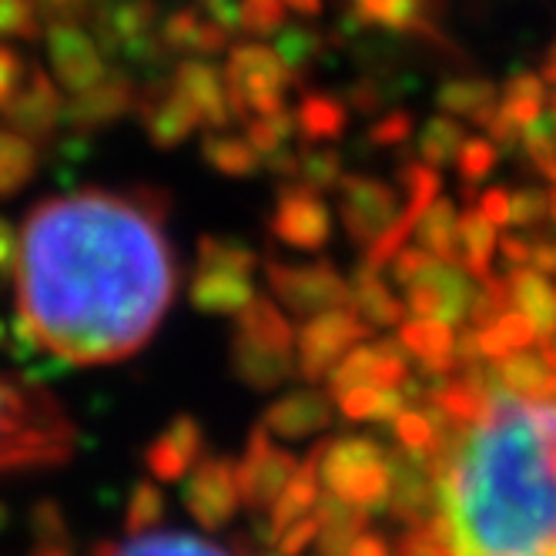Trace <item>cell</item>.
Segmentation results:
<instances>
[{
	"mask_svg": "<svg viewBox=\"0 0 556 556\" xmlns=\"http://www.w3.org/2000/svg\"><path fill=\"white\" fill-rule=\"evenodd\" d=\"M205 456V429L194 416H175L144 450V469L154 483H181Z\"/></svg>",
	"mask_w": 556,
	"mask_h": 556,
	"instance_id": "cell-23",
	"label": "cell"
},
{
	"mask_svg": "<svg viewBox=\"0 0 556 556\" xmlns=\"http://www.w3.org/2000/svg\"><path fill=\"white\" fill-rule=\"evenodd\" d=\"M168 85L194 111L202 128L225 131L228 125L238 122L228 98L225 71L212 58H178V64L168 74Z\"/></svg>",
	"mask_w": 556,
	"mask_h": 556,
	"instance_id": "cell-18",
	"label": "cell"
},
{
	"mask_svg": "<svg viewBox=\"0 0 556 556\" xmlns=\"http://www.w3.org/2000/svg\"><path fill=\"white\" fill-rule=\"evenodd\" d=\"M490 379L509 395H523V400H546L556 395V345L543 342L540 352L523 349L513 352L506 359L490 363Z\"/></svg>",
	"mask_w": 556,
	"mask_h": 556,
	"instance_id": "cell-24",
	"label": "cell"
},
{
	"mask_svg": "<svg viewBox=\"0 0 556 556\" xmlns=\"http://www.w3.org/2000/svg\"><path fill=\"white\" fill-rule=\"evenodd\" d=\"M546 114L553 117V125H556V94H553V101H549V108H546Z\"/></svg>",
	"mask_w": 556,
	"mask_h": 556,
	"instance_id": "cell-60",
	"label": "cell"
},
{
	"mask_svg": "<svg viewBox=\"0 0 556 556\" xmlns=\"http://www.w3.org/2000/svg\"><path fill=\"white\" fill-rule=\"evenodd\" d=\"M480 282L456 262L435 258L419 278L403 289V302L409 315H422V319H443L450 326H469L472 299Z\"/></svg>",
	"mask_w": 556,
	"mask_h": 556,
	"instance_id": "cell-13",
	"label": "cell"
},
{
	"mask_svg": "<svg viewBox=\"0 0 556 556\" xmlns=\"http://www.w3.org/2000/svg\"><path fill=\"white\" fill-rule=\"evenodd\" d=\"M162 8L154 0H98L91 8V34L108 61H122V71H162L172 58L162 45Z\"/></svg>",
	"mask_w": 556,
	"mask_h": 556,
	"instance_id": "cell-6",
	"label": "cell"
},
{
	"mask_svg": "<svg viewBox=\"0 0 556 556\" xmlns=\"http://www.w3.org/2000/svg\"><path fill=\"white\" fill-rule=\"evenodd\" d=\"M332 400H336L339 416L349 422H392L409 406V395L403 386H395V389L359 386V389L332 395Z\"/></svg>",
	"mask_w": 556,
	"mask_h": 556,
	"instance_id": "cell-36",
	"label": "cell"
},
{
	"mask_svg": "<svg viewBox=\"0 0 556 556\" xmlns=\"http://www.w3.org/2000/svg\"><path fill=\"white\" fill-rule=\"evenodd\" d=\"M349 104L336 94H323V91H302L299 104H295V125H299V138L302 141H315V144H332L345 125H349Z\"/></svg>",
	"mask_w": 556,
	"mask_h": 556,
	"instance_id": "cell-32",
	"label": "cell"
},
{
	"mask_svg": "<svg viewBox=\"0 0 556 556\" xmlns=\"http://www.w3.org/2000/svg\"><path fill=\"white\" fill-rule=\"evenodd\" d=\"M506 286H509V305L520 315H527L536 329V336L543 342L556 339V286H553V278L536 271V268H516V271H506Z\"/></svg>",
	"mask_w": 556,
	"mask_h": 556,
	"instance_id": "cell-29",
	"label": "cell"
},
{
	"mask_svg": "<svg viewBox=\"0 0 556 556\" xmlns=\"http://www.w3.org/2000/svg\"><path fill=\"white\" fill-rule=\"evenodd\" d=\"M222 71H225L228 98H231L238 122H245V117H255V114L282 111L289 91L299 88L289 67L271 51V45H262V41L231 45Z\"/></svg>",
	"mask_w": 556,
	"mask_h": 556,
	"instance_id": "cell-7",
	"label": "cell"
},
{
	"mask_svg": "<svg viewBox=\"0 0 556 556\" xmlns=\"http://www.w3.org/2000/svg\"><path fill=\"white\" fill-rule=\"evenodd\" d=\"M24 74H27V67H24L21 54L11 45H0V108H4L11 101V94L21 88Z\"/></svg>",
	"mask_w": 556,
	"mask_h": 556,
	"instance_id": "cell-53",
	"label": "cell"
},
{
	"mask_svg": "<svg viewBox=\"0 0 556 556\" xmlns=\"http://www.w3.org/2000/svg\"><path fill=\"white\" fill-rule=\"evenodd\" d=\"M336 191H339V222L352 242L363 249L379 242L403 218V191L382 178L345 175Z\"/></svg>",
	"mask_w": 556,
	"mask_h": 556,
	"instance_id": "cell-11",
	"label": "cell"
},
{
	"mask_svg": "<svg viewBox=\"0 0 556 556\" xmlns=\"http://www.w3.org/2000/svg\"><path fill=\"white\" fill-rule=\"evenodd\" d=\"M268 41H271V51L278 54V61H282L289 67V74L295 77V85H302V74L326 51V37L319 30H312L308 24H292V21L278 27Z\"/></svg>",
	"mask_w": 556,
	"mask_h": 556,
	"instance_id": "cell-41",
	"label": "cell"
},
{
	"mask_svg": "<svg viewBox=\"0 0 556 556\" xmlns=\"http://www.w3.org/2000/svg\"><path fill=\"white\" fill-rule=\"evenodd\" d=\"M500 249V228L486 222L476 208L459 215V235H456V265H463L476 282L493 275V258Z\"/></svg>",
	"mask_w": 556,
	"mask_h": 556,
	"instance_id": "cell-34",
	"label": "cell"
},
{
	"mask_svg": "<svg viewBox=\"0 0 556 556\" xmlns=\"http://www.w3.org/2000/svg\"><path fill=\"white\" fill-rule=\"evenodd\" d=\"M17 242H21V231H14V225L0 215V275L14 271L17 265Z\"/></svg>",
	"mask_w": 556,
	"mask_h": 556,
	"instance_id": "cell-56",
	"label": "cell"
},
{
	"mask_svg": "<svg viewBox=\"0 0 556 556\" xmlns=\"http://www.w3.org/2000/svg\"><path fill=\"white\" fill-rule=\"evenodd\" d=\"M506 122L523 135L527 125H533L536 117L546 114V81L540 74H513L509 81L500 88V108Z\"/></svg>",
	"mask_w": 556,
	"mask_h": 556,
	"instance_id": "cell-40",
	"label": "cell"
},
{
	"mask_svg": "<svg viewBox=\"0 0 556 556\" xmlns=\"http://www.w3.org/2000/svg\"><path fill=\"white\" fill-rule=\"evenodd\" d=\"M135 114H138L148 141L154 148H162V151L181 148L198 128H202V125H198L194 111L168 85V77H154V81L141 85Z\"/></svg>",
	"mask_w": 556,
	"mask_h": 556,
	"instance_id": "cell-22",
	"label": "cell"
},
{
	"mask_svg": "<svg viewBox=\"0 0 556 556\" xmlns=\"http://www.w3.org/2000/svg\"><path fill=\"white\" fill-rule=\"evenodd\" d=\"M45 51L51 77L64 94H81L111 74L98 37L85 27L81 17H48L45 24Z\"/></svg>",
	"mask_w": 556,
	"mask_h": 556,
	"instance_id": "cell-10",
	"label": "cell"
},
{
	"mask_svg": "<svg viewBox=\"0 0 556 556\" xmlns=\"http://www.w3.org/2000/svg\"><path fill=\"white\" fill-rule=\"evenodd\" d=\"M459 205L453 198L440 194L413 225V245L429 252L440 262H456V235H459Z\"/></svg>",
	"mask_w": 556,
	"mask_h": 556,
	"instance_id": "cell-33",
	"label": "cell"
},
{
	"mask_svg": "<svg viewBox=\"0 0 556 556\" xmlns=\"http://www.w3.org/2000/svg\"><path fill=\"white\" fill-rule=\"evenodd\" d=\"M265 278L271 299L282 305L292 319H312L332 308L349 305V278L339 275L329 262H265Z\"/></svg>",
	"mask_w": 556,
	"mask_h": 556,
	"instance_id": "cell-8",
	"label": "cell"
},
{
	"mask_svg": "<svg viewBox=\"0 0 556 556\" xmlns=\"http://www.w3.org/2000/svg\"><path fill=\"white\" fill-rule=\"evenodd\" d=\"M493 382V379H490ZM435 466V556H556V395L493 386L490 406L446 426Z\"/></svg>",
	"mask_w": 556,
	"mask_h": 556,
	"instance_id": "cell-2",
	"label": "cell"
},
{
	"mask_svg": "<svg viewBox=\"0 0 556 556\" xmlns=\"http://www.w3.org/2000/svg\"><path fill=\"white\" fill-rule=\"evenodd\" d=\"M472 336H476V345H480L483 363H496V359H506V355H513V352L533 349L536 339H540L533 323L527 319V315L516 312V308L503 312L500 319H493L483 329H472Z\"/></svg>",
	"mask_w": 556,
	"mask_h": 556,
	"instance_id": "cell-38",
	"label": "cell"
},
{
	"mask_svg": "<svg viewBox=\"0 0 556 556\" xmlns=\"http://www.w3.org/2000/svg\"><path fill=\"white\" fill-rule=\"evenodd\" d=\"M349 308L376 332V329H400L406 319V302L392 292L379 268L359 265L349 278Z\"/></svg>",
	"mask_w": 556,
	"mask_h": 556,
	"instance_id": "cell-27",
	"label": "cell"
},
{
	"mask_svg": "<svg viewBox=\"0 0 556 556\" xmlns=\"http://www.w3.org/2000/svg\"><path fill=\"white\" fill-rule=\"evenodd\" d=\"M533 249H536V242H530V238H523V235H500L496 255L506 262L509 271H516V268L533 265Z\"/></svg>",
	"mask_w": 556,
	"mask_h": 556,
	"instance_id": "cell-54",
	"label": "cell"
},
{
	"mask_svg": "<svg viewBox=\"0 0 556 556\" xmlns=\"http://www.w3.org/2000/svg\"><path fill=\"white\" fill-rule=\"evenodd\" d=\"M181 486V506L202 530L228 527L242 509V486H238V459L231 456H202Z\"/></svg>",
	"mask_w": 556,
	"mask_h": 556,
	"instance_id": "cell-12",
	"label": "cell"
},
{
	"mask_svg": "<svg viewBox=\"0 0 556 556\" xmlns=\"http://www.w3.org/2000/svg\"><path fill=\"white\" fill-rule=\"evenodd\" d=\"M202 157L205 165L225 178H252L265 162L262 154L252 148L245 135H231V131H212L202 141Z\"/></svg>",
	"mask_w": 556,
	"mask_h": 556,
	"instance_id": "cell-39",
	"label": "cell"
},
{
	"mask_svg": "<svg viewBox=\"0 0 556 556\" xmlns=\"http://www.w3.org/2000/svg\"><path fill=\"white\" fill-rule=\"evenodd\" d=\"M326 490H323V480H319V469H315V456L302 459L299 472L292 476V483L282 490V496L275 500V506L265 513V536H268V546L278 540V533L289 530L292 523L305 520V516H312L315 509H319Z\"/></svg>",
	"mask_w": 556,
	"mask_h": 556,
	"instance_id": "cell-28",
	"label": "cell"
},
{
	"mask_svg": "<svg viewBox=\"0 0 556 556\" xmlns=\"http://www.w3.org/2000/svg\"><path fill=\"white\" fill-rule=\"evenodd\" d=\"M336 215L326 205V198L295 181L282 185L275 194V205L268 215V228L282 245L295 252H323L332 238Z\"/></svg>",
	"mask_w": 556,
	"mask_h": 556,
	"instance_id": "cell-15",
	"label": "cell"
},
{
	"mask_svg": "<svg viewBox=\"0 0 556 556\" xmlns=\"http://www.w3.org/2000/svg\"><path fill=\"white\" fill-rule=\"evenodd\" d=\"M413 379V359L406 355V349L392 339H366L355 345L345 359L329 372L326 379V392L339 395L359 386H379V389H395L406 386Z\"/></svg>",
	"mask_w": 556,
	"mask_h": 556,
	"instance_id": "cell-16",
	"label": "cell"
},
{
	"mask_svg": "<svg viewBox=\"0 0 556 556\" xmlns=\"http://www.w3.org/2000/svg\"><path fill=\"white\" fill-rule=\"evenodd\" d=\"M255 252L225 235H205L194 252V271L188 286V302L202 315H225L235 319L255 292Z\"/></svg>",
	"mask_w": 556,
	"mask_h": 556,
	"instance_id": "cell-5",
	"label": "cell"
},
{
	"mask_svg": "<svg viewBox=\"0 0 556 556\" xmlns=\"http://www.w3.org/2000/svg\"><path fill=\"white\" fill-rule=\"evenodd\" d=\"M286 21H289V8L282 0H242V30L252 41L271 37Z\"/></svg>",
	"mask_w": 556,
	"mask_h": 556,
	"instance_id": "cell-47",
	"label": "cell"
},
{
	"mask_svg": "<svg viewBox=\"0 0 556 556\" xmlns=\"http://www.w3.org/2000/svg\"><path fill=\"white\" fill-rule=\"evenodd\" d=\"M41 165V148L37 141L17 135L14 128L0 125V198L21 194Z\"/></svg>",
	"mask_w": 556,
	"mask_h": 556,
	"instance_id": "cell-37",
	"label": "cell"
},
{
	"mask_svg": "<svg viewBox=\"0 0 556 556\" xmlns=\"http://www.w3.org/2000/svg\"><path fill=\"white\" fill-rule=\"evenodd\" d=\"M540 77H543L546 85H553V88H556V37H553V45H549V51H546L543 64H540Z\"/></svg>",
	"mask_w": 556,
	"mask_h": 556,
	"instance_id": "cell-59",
	"label": "cell"
},
{
	"mask_svg": "<svg viewBox=\"0 0 556 556\" xmlns=\"http://www.w3.org/2000/svg\"><path fill=\"white\" fill-rule=\"evenodd\" d=\"M342 556H395V549H392V543H389L382 533H376V530L366 527L359 536H355V540L345 546Z\"/></svg>",
	"mask_w": 556,
	"mask_h": 556,
	"instance_id": "cell-55",
	"label": "cell"
},
{
	"mask_svg": "<svg viewBox=\"0 0 556 556\" xmlns=\"http://www.w3.org/2000/svg\"><path fill=\"white\" fill-rule=\"evenodd\" d=\"M546 218V191L520 188L513 191V228H533Z\"/></svg>",
	"mask_w": 556,
	"mask_h": 556,
	"instance_id": "cell-50",
	"label": "cell"
},
{
	"mask_svg": "<svg viewBox=\"0 0 556 556\" xmlns=\"http://www.w3.org/2000/svg\"><path fill=\"white\" fill-rule=\"evenodd\" d=\"M14 278L21 326L48 355L67 366L128 359L175 302L165 198L148 188L45 198L21 225Z\"/></svg>",
	"mask_w": 556,
	"mask_h": 556,
	"instance_id": "cell-1",
	"label": "cell"
},
{
	"mask_svg": "<svg viewBox=\"0 0 556 556\" xmlns=\"http://www.w3.org/2000/svg\"><path fill=\"white\" fill-rule=\"evenodd\" d=\"M409 138H413V117H409V111H389L369 128V141L376 148H406Z\"/></svg>",
	"mask_w": 556,
	"mask_h": 556,
	"instance_id": "cell-48",
	"label": "cell"
},
{
	"mask_svg": "<svg viewBox=\"0 0 556 556\" xmlns=\"http://www.w3.org/2000/svg\"><path fill=\"white\" fill-rule=\"evenodd\" d=\"M500 162V144L493 138H466V144L456 154V172L466 185L483 181Z\"/></svg>",
	"mask_w": 556,
	"mask_h": 556,
	"instance_id": "cell-46",
	"label": "cell"
},
{
	"mask_svg": "<svg viewBox=\"0 0 556 556\" xmlns=\"http://www.w3.org/2000/svg\"><path fill=\"white\" fill-rule=\"evenodd\" d=\"M71 446L74 429L54 400L0 379V472L64 463Z\"/></svg>",
	"mask_w": 556,
	"mask_h": 556,
	"instance_id": "cell-3",
	"label": "cell"
},
{
	"mask_svg": "<svg viewBox=\"0 0 556 556\" xmlns=\"http://www.w3.org/2000/svg\"><path fill=\"white\" fill-rule=\"evenodd\" d=\"M395 342L406 349L409 359L426 369L429 376H453L456 366V326L443 319H422V315H409L395 329Z\"/></svg>",
	"mask_w": 556,
	"mask_h": 556,
	"instance_id": "cell-25",
	"label": "cell"
},
{
	"mask_svg": "<svg viewBox=\"0 0 556 556\" xmlns=\"http://www.w3.org/2000/svg\"><path fill=\"white\" fill-rule=\"evenodd\" d=\"M245 138L262 154V162H271L275 154H282L286 148H292V141L299 138L295 114L289 108H282V111H275V114L245 117Z\"/></svg>",
	"mask_w": 556,
	"mask_h": 556,
	"instance_id": "cell-43",
	"label": "cell"
},
{
	"mask_svg": "<svg viewBox=\"0 0 556 556\" xmlns=\"http://www.w3.org/2000/svg\"><path fill=\"white\" fill-rule=\"evenodd\" d=\"M336 419V400L329 392L315 389V386H302L292 389L286 395L271 400V406L262 413V429L278 443H302L319 435L332 426Z\"/></svg>",
	"mask_w": 556,
	"mask_h": 556,
	"instance_id": "cell-20",
	"label": "cell"
},
{
	"mask_svg": "<svg viewBox=\"0 0 556 556\" xmlns=\"http://www.w3.org/2000/svg\"><path fill=\"white\" fill-rule=\"evenodd\" d=\"M141 85L135 81L131 71H111L104 81L81 94H67L64 101V125L77 135H88L98 128H108L114 122H122L138 108Z\"/></svg>",
	"mask_w": 556,
	"mask_h": 556,
	"instance_id": "cell-19",
	"label": "cell"
},
{
	"mask_svg": "<svg viewBox=\"0 0 556 556\" xmlns=\"http://www.w3.org/2000/svg\"><path fill=\"white\" fill-rule=\"evenodd\" d=\"M312 456L329 496L369 516L386 509L392 490V453L372 435H336Z\"/></svg>",
	"mask_w": 556,
	"mask_h": 556,
	"instance_id": "cell-4",
	"label": "cell"
},
{
	"mask_svg": "<svg viewBox=\"0 0 556 556\" xmlns=\"http://www.w3.org/2000/svg\"><path fill=\"white\" fill-rule=\"evenodd\" d=\"M466 125L456 122L450 114H435L422 125V131L416 135V151H419V162H426L429 168H446L456 165V154L466 144Z\"/></svg>",
	"mask_w": 556,
	"mask_h": 556,
	"instance_id": "cell-42",
	"label": "cell"
},
{
	"mask_svg": "<svg viewBox=\"0 0 556 556\" xmlns=\"http://www.w3.org/2000/svg\"><path fill=\"white\" fill-rule=\"evenodd\" d=\"M282 4L302 17H319L323 14V0H282Z\"/></svg>",
	"mask_w": 556,
	"mask_h": 556,
	"instance_id": "cell-57",
	"label": "cell"
},
{
	"mask_svg": "<svg viewBox=\"0 0 556 556\" xmlns=\"http://www.w3.org/2000/svg\"><path fill=\"white\" fill-rule=\"evenodd\" d=\"M476 212H480L486 222H493L496 228H506L513 222V191L486 188L480 198H476Z\"/></svg>",
	"mask_w": 556,
	"mask_h": 556,
	"instance_id": "cell-52",
	"label": "cell"
},
{
	"mask_svg": "<svg viewBox=\"0 0 556 556\" xmlns=\"http://www.w3.org/2000/svg\"><path fill=\"white\" fill-rule=\"evenodd\" d=\"M366 339H372V329L349 305L312 315V319L299 326V336H295L299 376L312 386L326 382L329 372Z\"/></svg>",
	"mask_w": 556,
	"mask_h": 556,
	"instance_id": "cell-9",
	"label": "cell"
},
{
	"mask_svg": "<svg viewBox=\"0 0 556 556\" xmlns=\"http://www.w3.org/2000/svg\"><path fill=\"white\" fill-rule=\"evenodd\" d=\"M94 556H231L225 546L185 530H148L125 543H101Z\"/></svg>",
	"mask_w": 556,
	"mask_h": 556,
	"instance_id": "cell-30",
	"label": "cell"
},
{
	"mask_svg": "<svg viewBox=\"0 0 556 556\" xmlns=\"http://www.w3.org/2000/svg\"><path fill=\"white\" fill-rule=\"evenodd\" d=\"M435 104H440L443 114L456 117V122H469V125H483L496 114L500 108V88L493 81H486V77H453V81H446L440 88V94H435Z\"/></svg>",
	"mask_w": 556,
	"mask_h": 556,
	"instance_id": "cell-31",
	"label": "cell"
},
{
	"mask_svg": "<svg viewBox=\"0 0 556 556\" xmlns=\"http://www.w3.org/2000/svg\"><path fill=\"white\" fill-rule=\"evenodd\" d=\"M165 516H168V500H165L162 483L141 480V483L131 490V500H128V506H125V527H128V536L157 530V527L165 523Z\"/></svg>",
	"mask_w": 556,
	"mask_h": 556,
	"instance_id": "cell-44",
	"label": "cell"
},
{
	"mask_svg": "<svg viewBox=\"0 0 556 556\" xmlns=\"http://www.w3.org/2000/svg\"><path fill=\"white\" fill-rule=\"evenodd\" d=\"M37 34H45V27L34 0H0V45L30 41Z\"/></svg>",
	"mask_w": 556,
	"mask_h": 556,
	"instance_id": "cell-45",
	"label": "cell"
},
{
	"mask_svg": "<svg viewBox=\"0 0 556 556\" xmlns=\"http://www.w3.org/2000/svg\"><path fill=\"white\" fill-rule=\"evenodd\" d=\"M30 556H74L67 540H54V543H34Z\"/></svg>",
	"mask_w": 556,
	"mask_h": 556,
	"instance_id": "cell-58",
	"label": "cell"
},
{
	"mask_svg": "<svg viewBox=\"0 0 556 556\" xmlns=\"http://www.w3.org/2000/svg\"><path fill=\"white\" fill-rule=\"evenodd\" d=\"M228 363H231L235 379L242 386H249L252 392H275L299 376L295 345L255 339V336L238 332V329L231 332Z\"/></svg>",
	"mask_w": 556,
	"mask_h": 556,
	"instance_id": "cell-21",
	"label": "cell"
},
{
	"mask_svg": "<svg viewBox=\"0 0 556 556\" xmlns=\"http://www.w3.org/2000/svg\"><path fill=\"white\" fill-rule=\"evenodd\" d=\"M392 435H395V446L403 453L422 456V459H435L446 443V422L435 416V409L422 406H406L392 422Z\"/></svg>",
	"mask_w": 556,
	"mask_h": 556,
	"instance_id": "cell-35",
	"label": "cell"
},
{
	"mask_svg": "<svg viewBox=\"0 0 556 556\" xmlns=\"http://www.w3.org/2000/svg\"><path fill=\"white\" fill-rule=\"evenodd\" d=\"M157 34H162V45L172 58H215L231 48V37L194 4L162 14Z\"/></svg>",
	"mask_w": 556,
	"mask_h": 556,
	"instance_id": "cell-26",
	"label": "cell"
},
{
	"mask_svg": "<svg viewBox=\"0 0 556 556\" xmlns=\"http://www.w3.org/2000/svg\"><path fill=\"white\" fill-rule=\"evenodd\" d=\"M64 101L67 94L61 91L54 77L41 67H30L24 74L21 88L11 94V101L0 108V114H4L8 128L41 144V141H51L58 128L64 125Z\"/></svg>",
	"mask_w": 556,
	"mask_h": 556,
	"instance_id": "cell-17",
	"label": "cell"
},
{
	"mask_svg": "<svg viewBox=\"0 0 556 556\" xmlns=\"http://www.w3.org/2000/svg\"><path fill=\"white\" fill-rule=\"evenodd\" d=\"M191 4L228 37L242 34V0H191Z\"/></svg>",
	"mask_w": 556,
	"mask_h": 556,
	"instance_id": "cell-51",
	"label": "cell"
},
{
	"mask_svg": "<svg viewBox=\"0 0 556 556\" xmlns=\"http://www.w3.org/2000/svg\"><path fill=\"white\" fill-rule=\"evenodd\" d=\"M30 530H34V543H54V540H67V527H64V513L58 503L45 500L37 503L30 513Z\"/></svg>",
	"mask_w": 556,
	"mask_h": 556,
	"instance_id": "cell-49",
	"label": "cell"
},
{
	"mask_svg": "<svg viewBox=\"0 0 556 556\" xmlns=\"http://www.w3.org/2000/svg\"><path fill=\"white\" fill-rule=\"evenodd\" d=\"M302 459L286 450V446H278V440H271V435L255 426L249 432V443H245V453L242 459H238V486H242V503L265 516L275 500L282 496V490L292 483V476L299 472Z\"/></svg>",
	"mask_w": 556,
	"mask_h": 556,
	"instance_id": "cell-14",
	"label": "cell"
}]
</instances>
